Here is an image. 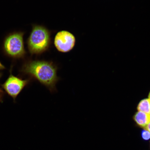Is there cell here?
<instances>
[{
  "label": "cell",
  "mask_w": 150,
  "mask_h": 150,
  "mask_svg": "<svg viewBox=\"0 0 150 150\" xmlns=\"http://www.w3.org/2000/svg\"><path fill=\"white\" fill-rule=\"evenodd\" d=\"M21 72L36 79L51 91H55L56 83L59 80L57 67L50 62L31 61L24 64Z\"/></svg>",
  "instance_id": "cell-1"
},
{
  "label": "cell",
  "mask_w": 150,
  "mask_h": 150,
  "mask_svg": "<svg viewBox=\"0 0 150 150\" xmlns=\"http://www.w3.org/2000/svg\"><path fill=\"white\" fill-rule=\"evenodd\" d=\"M50 42V32L42 26L35 25L28 39V50L32 54H40L46 51Z\"/></svg>",
  "instance_id": "cell-2"
},
{
  "label": "cell",
  "mask_w": 150,
  "mask_h": 150,
  "mask_svg": "<svg viewBox=\"0 0 150 150\" xmlns=\"http://www.w3.org/2000/svg\"><path fill=\"white\" fill-rule=\"evenodd\" d=\"M24 33L22 32H13L9 33L4 40L2 50L4 53L14 59H22L26 52L23 40Z\"/></svg>",
  "instance_id": "cell-3"
},
{
  "label": "cell",
  "mask_w": 150,
  "mask_h": 150,
  "mask_svg": "<svg viewBox=\"0 0 150 150\" xmlns=\"http://www.w3.org/2000/svg\"><path fill=\"white\" fill-rule=\"evenodd\" d=\"M30 79L23 80L10 74L6 81L1 85V87L6 93L15 100L20 93L30 83Z\"/></svg>",
  "instance_id": "cell-4"
},
{
  "label": "cell",
  "mask_w": 150,
  "mask_h": 150,
  "mask_svg": "<svg viewBox=\"0 0 150 150\" xmlns=\"http://www.w3.org/2000/svg\"><path fill=\"white\" fill-rule=\"evenodd\" d=\"M54 43L58 51L62 52H68L74 48L76 44V38L69 31H62L56 35Z\"/></svg>",
  "instance_id": "cell-5"
},
{
  "label": "cell",
  "mask_w": 150,
  "mask_h": 150,
  "mask_svg": "<svg viewBox=\"0 0 150 150\" xmlns=\"http://www.w3.org/2000/svg\"><path fill=\"white\" fill-rule=\"evenodd\" d=\"M134 120L137 125L144 128L150 122V115L145 112L138 111L134 114Z\"/></svg>",
  "instance_id": "cell-6"
},
{
  "label": "cell",
  "mask_w": 150,
  "mask_h": 150,
  "mask_svg": "<svg viewBox=\"0 0 150 150\" xmlns=\"http://www.w3.org/2000/svg\"><path fill=\"white\" fill-rule=\"evenodd\" d=\"M137 109L138 111L150 115V99L146 98L141 101L138 105Z\"/></svg>",
  "instance_id": "cell-7"
},
{
  "label": "cell",
  "mask_w": 150,
  "mask_h": 150,
  "mask_svg": "<svg viewBox=\"0 0 150 150\" xmlns=\"http://www.w3.org/2000/svg\"><path fill=\"white\" fill-rule=\"evenodd\" d=\"M142 139L146 140H149L150 138V133L147 130L144 129L142 131Z\"/></svg>",
  "instance_id": "cell-8"
},
{
  "label": "cell",
  "mask_w": 150,
  "mask_h": 150,
  "mask_svg": "<svg viewBox=\"0 0 150 150\" xmlns=\"http://www.w3.org/2000/svg\"><path fill=\"white\" fill-rule=\"evenodd\" d=\"M2 75V74L0 73V79L1 78ZM4 95V93L3 91L2 90L0 89V103L3 102Z\"/></svg>",
  "instance_id": "cell-9"
},
{
  "label": "cell",
  "mask_w": 150,
  "mask_h": 150,
  "mask_svg": "<svg viewBox=\"0 0 150 150\" xmlns=\"http://www.w3.org/2000/svg\"><path fill=\"white\" fill-rule=\"evenodd\" d=\"M144 129L148 131L150 134V122L146 126Z\"/></svg>",
  "instance_id": "cell-10"
},
{
  "label": "cell",
  "mask_w": 150,
  "mask_h": 150,
  "mask_svg": "<svg viewBox=\"0 0 150 150\" xmlns=\"http://www.w3.org/2000/svg\"><path fill=\"white\" fill-rule=\"evenodd\" d=\"M5 69V67L0 62V71L4 70Z\"/></svg>",
  "instance_id": "cell-11"
},
{
  "label": "cell",
  "mask_w": 150,
  "mask_h": 150,
  "mask_svg": "<svg viewBox=\"0 0 150 150\" xmlns=\"http://www.w3.org/2000/svg\"><path fill=\"white\" fill-rule=\"evenodd\" d=\"M149 98L150 99V93L149 94Z\"/></svg>",
  "instance_id": "cell-12"
}]
</instances>
